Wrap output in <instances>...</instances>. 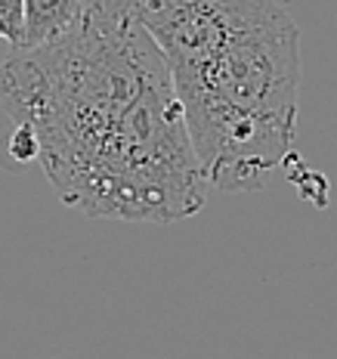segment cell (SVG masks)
I'll list each match as a JSON object with an SVG mask.
<instances>
[{"label": "cell", "mask_w": 337, "mask_h": 359, "mask_svg": "<svg viewBox=\"0 0 337 359\" xmlns=\"http://www.w3.org/2000/svg\"><path fill=\"white\" fill-rule=\"evenodd\" d=\"M13 155L37 161L56 196L102 220L177 223L207 183L139 0H84L69 28L16 50L0 72Z\"/></svg>", "instance_id": "6da1fadb"}, {"label": "cell", "mask_w": 337, "mask_h": 359, "mask_svg": "<svg viewBox=\"0 0 337 359\" xmlns=\"http://www.w3.org/2000/svg\"><path fill=\"white\" fill-rule=\"evenodd\" d=\"M207 189L254 192L294 149L301 32L275 0H139Z\"/></svg>", "instance_id": "7a4b0ae2"}, {"label": "cell", "mask_w": 337, "mask_h": 359, "mask_svg": "<svg viewBox=\"0 0 337 359\" xmlns=\"http://www.w3.org/2000/svg\"><path fill=\"white\" fill-rule=\"evenodd\" d=\"M22 6H25V47L22 50H32L69 28L84 0H22Z\"/></svg>", "instance_id": "3957f363"}, {"label": "cell", "mask_w": 337, "mask_h": 359, "mask_svg": "<svg viewBox=\"0 0 337 359\" xmlns=\"http://www.w3.org/2000/svg\"><path fill=\"white\" fill-rule=\"evenodd\" d=\"M0 41L16 50L25 47V6L22 0H0Z\"/></svg>", "instance_id": "277c9868"}]
</instances>
